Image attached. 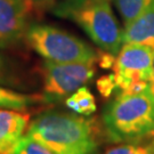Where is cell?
Here are the masks:
<instances>
[{
	"instance_id": "obj_1",
	"label": "cell",
	"mask_w": 154,
	"mask_h": 154,
	"mask_svg": "<svg viewBox=\"0 0 154 154\" xmlns=\"http://www.w3.org/2000/svg\"><path fill=\"white\" fill-rule=\"evenodd\" d=\"M25 135L54 154H96L102 130L95 118L46 111L30 122Z\"/></svg>"
},
{
	"instance_id": "obj_2",
	"label": "cell",
	"mask_w": 154,
	"mask_h": 154,
	"mask_svg": "<svg viewBox=\"0 0 154 154\" xmlns=\"http://www.w3.org/2000/svg\"><path fill=\"white\" fill-rule=\"evenodd\" d=\"M102 123L107 139L116 144H138L154 137V94L119 93L105 106Z\"/></svg>"
},
{
	"instance_id": "obj_3",
	"label": "cell",
	"mask_w": 154,
	"mask_h": 154,
	"mask_svg": "<svg viewBox=\"0 0 154 154\" xmlns=\"http://www.w3.org/2000/svg\"><path fill=\"white\" fill-rule=\"evenodd\" d=\"M53 13L78 24L103 51L113 56L119 54L122 47V30L110 0H62L54 4Z\"/></svg>"
},
{
	"instance_id": "obj_4",
	"label": "cell",
	"mask_w": 154,
	"mask_h": 154,
	"mask_svg": "<svg viewBox=\"0 0 154 154\" xmlns=\"http://www.w3.org/2000/svg\"><path fill=\"white\" fill-rule=\"evenodd\" d=\"M30 47L45 61L54 63H96L98 55L87 42L51 25L33 24L25 33Z\"/></svg>"
},
{
	"instance_id": "obj_5",
	"label": "cell",
	"mask_w": 154,
	"mask_h": 154,
	"mask_svg": "<svg viewBox=\"0 0 154 154\" xmlns=\"http://www.w3.org/2000/svg\"><path fill=\"white\" fill-rule=\"evenodd\" d=\"M119 93H140L149 88L153 71V49L142 45H122L113 63Z\"/></svg>"
},
{
	"instance_id": "obj_6",
	"label": "cell",
	"mask_w": 154,
	"mask_h": 154,
	"mask_svg": "<svg viewBox=\"0 0 154 154\" xmlns=\"http://www.w3.org/2000/svg\"><path fill=\"white\" fill-rule=\"evenodd\" d=\"M45 103L65 100L70 95L83 87L96 73L95 63H54L45 61L41 66Z\"/></svg>"
},
{
	"instance_id": "obj_7",
	"label": "cell",
	"mask_w": 154,
	"mask_h": 154,
	"mask_svg": "<svg viewBox=\"0 0 154 154\" xmlns=\"http://www.w3.org/2000/svg\"><path fill=\"white\" fill-rule=\"evenodd\" d=\"M32 7L29 0H0V46L18 42L28 31L26 23Z\"/></svg>"
},
{
	"instance_id": "obj_8",
	"label": "cell",
	"mask_w": 154,
	"mask_h": 154,
	"mask_svg": "<svg viewBox=\"0 0 154 154\" xmlns=\"http://www.w3.org/2000/svg\"><path fill=\"white\" fill-rule=\"evenodd\" d=\"M30 125V114L24 111L0 109V154H13Z\"/></svg>"
},
{
	"instance_id": "obj_9",
	"label": "cell",
	"mask_w": 154,
	"mask_h": 154,
	"mask_svg": "<svg viewBox=\"0 0 154 154\" xmlns=\"http://www.w3.org/2000/svg\"><path fill=\"white\" fill-rule=\"evenodd\" d=\"M135 44L154 50V4L140 16L125 25L122 30V45Z\"/></svg>"
},
{
	"instance_id": "obj_10",
	"label": "cell",
	"mask_w": 154,
	"mask_h": 154,
	"mask_svg": "<svg viewBox=\"0 0 154 154\" xmlns=\"http://www.w3.org/2000/svg\"><path fill=\"white\" fill-rule=\"evenodd\" d=\"M40 102H44L40 95H28L0 87V109L26 111Z\"/></svg>"
},
{
	"instance_id": "obj_11",
	"label": "cell",
	"mask_w": 154,
	"mask_h": 154,
	"mask_svg": "<svg viewBox=\"0 0 154 154\" xmlns=\"http://www.w3.org/2000/svg\"><path fill=\"white\" fill-rule=\"evenodd\" d=\"M64 104L72 112L80 116H90L96 112L97 105L95 97L86 86L79 88L64 100Z\"/></svg>"
},
{
	"instance_id": "obj_12",
	"label": "cell",
	"mask_w": 154,
	"mask_h": 154,
	"mask_svg": "<svg viewBox=\"0 0 154 154\" xmlns=\"http://www.w3.org/2000/svg\"><path fill=\"white\" fill-rule=\"evenodd\" d=\"M125 25L132 22L151 8L154 0H113Z\"/></svg>"
},
{
	"instance_id": "obj_13",
	"label": "cell",
	"mask_w": 154,
	"mask_h": 154,
	"mask_svg": "<svg viewBox=\"0 0 154 154\" xmlns=\"http://www.w3.org/2000/svg\"><path fill=\"white\" fill-rule=\"evenodd\" d=\"M13 154H54L39 142L24 135L18 142Z\"/></svg>"
},
{
	"instance_id": "obj_14",
	"label": "cell",
	"mask_w": 154,
	"mask_h": 154,
	"mask_svg": "<svg viewBox=\"0 0 154 154\" xmlns=\"http://www.w3.org/2000/svg\"><path fill=\"white\" fill-rule=\"evenodd\" d=\"M104 154H153L151 145L138 144H120L105 151Z\"/></svg>"
},
{
	"instance_id": "obj_15",
	"label": "cell",
	"mask_w": 154,
	"mask_h": 154,
	"mask_svg": "<svg viewBox=\"0 0 154 154\" xmlns=\"http://www.w3.org/2000/svg\"><path fill=\"white\" fill-rule=\"evenodd\" d=\"M97 89H98L99 94L105 97L109 98L112 93L116 90V78L114 74H106L100 77L97 80Z\"/></svg>"
},
{
	"instance_id": "obj_16",
	"label": "cell",
	"mask_w": 154,
	"mask_h": 154,
	"mask_svg": "<svg viewBox=\"0 0 154 154\" xmlns=\"http://www.w3.org/2000/svg\"><path fill=\"white\" fill-rule=\"evenodd\" d=\"M32 11H45L54 6V0H29Z\"/></svg>"
},
{
	"instance_id": "obj_17",
	"label": "cell",
	"mask_w": 154,
	"mask_h": 154,
	"mask_svg": "<svg viewBox=\"0 0 154 154\" xmlns=\"http://www.w3.org/2000/svg\"><path fill=\"white\" fill-rule=\"evenodd\" d=\"M149 90L154 94V50H153V71H152V78L149 81Z\"/></svg>"
},
{
	"instance_id": "obj_18",
	"label": "cell",
	"mask_w": 154,
	"mask_h": 154,
	"mask_svg": "<svg viewBox=\"0 0 154 154\" xmlns=\"http://www.w3.org/2000/svg\"><path fill=\"white\" fill-rule=\"evenodd\" d=\"M1 74H2V61L0 58V79H1Z\"/></svg>"
},
{
	"instance_id": "obj_19",
	"label": "cell",
	"mask_w": 154,
	"mask_h": 154,
	"mask_svg": "<svg viewBox=\"0 0 154 154\" xmlns=\"http://www.w3.org/2000/svg\"><path fill=\"white\" fill-rule=\"evenodd\" d=\"M151 149H152V153L154 154V142L152 144H151Z\"/></svg>"
}]
</instances>
